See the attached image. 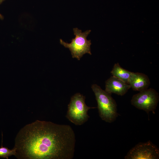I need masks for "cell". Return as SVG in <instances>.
Segmentation results:
<instances>
[{
    "instance_id": "6da1fadb",
    "label": "cell",
    "mask_w": 159,
    "mask_h": 159,
    "mask_svg": "<svg viewBox=\"0 0 159 159\" xmlns=\"http://www.w3.org/2000/svg\"><path fill=\"white\" fill-rule=\"evenodd\" d=\"M75 143L74 132L69 125L37 120L17 134L15 156L19 159H72Z\"/></svg>"
},
{
    "instance_id": "7a4b0ae2",
    "label": "cell",
    "mask_w": 159,
    "mask_h": 159,
    "mask_svg": "<svg viewBox=\"0 0 159 159\" xmlns=\"http://www.w3.org/2000/svg\"><path fill=\"white\" fill-rule=\"evenodd\" d=\"M91 88L94 93L97 103L99 116L105 122L111 123L118 116L117 105L111 94L96 84L93 85Z\"/></svg>"
},
{
    "instance_id": "3957f363",
    "label": "cell",
    "mask_w": 159,
    "mask_h": 159,
    "mask_svg": "<svg viewBox=\"0 0 159 159\" xmlns=\"http://www.w3.org/2000/svg\"><path fill=\"white\" fill-rule=\"evenodd\" d=\"M85 97L80 93L72 96L68 106L66 117L76 125H81L86 122L90 117L88 110L95 107L87 106L85 103Z\"/></svg>"
},
{
    "instance_id": "277c9868",
    "label": "cell",
    "mask_w": 159,
    "mask_h": 159,
    "mask_svg": "<svg viewBox=\"0 0 159 159\" xmlns=\"http://www.w3.org/2000/svg\"><path fill=\"white\" fill-rule=\"evenodd\" d=\"M73 31L75 37L71 40L70 43L66 42L61 39H60V43L65 47L69 49L73 58H76L79 60L84 54H92L91 41L87 40V38L91 30L82 32L81 30L75 28H73Z\"/></svg>"
},
{
    "instance_id": "5b68a950",
    "label": "cell",
    "mask_w": 159,
    "mask_h": 159,
    "mask_svg": "<svg viewBox=\"0 0 159 159\" xmlns=\"http://www.w3.org/2000/svg\"><path fill=\"white\" fill-rule=\"evenodd\" d=\"M159 100L158 94L155 90L147 88L134 95L131 100V103L136 108L145 111L148 114L150 111L155 114Z\"/></svg>"
},
{
    "instance_id": "8992f818",
    "label": "cell",
    "mask_w": 159,
    "mask_h": 159,
    "mask_svg": "<svg viewBox=\"0 0 159 159\" xmlns=\"http://www.w3.org/2000/svg\"><path fill=\"white\" fill-rule=\"evenodd\" d=\"M159 149L150 140L140 143L131 148L125 157V159H158Z\"/></svg>"
},
{
    "instance_id": "52a82bcc",
    "label": "cell",
    "mask_w": 159,
    "mask_h": 159,
    "mask_svg": "<svg viewBox=\"0 0 159 159\" xmlns=\"http://www.w3.org/2000/svg\"><path fill=\"white\" fill-rule=\"evenodd\" d=\"M130 88L129 84L112 76L106 81L105 91L110 94L113 93L122 96Z\"/></svg>"
},
{
    "instance_id": "ba28073f",
    "label": "cell",
    "mask_w": 159,
    "mask_h": 159,
    "mask_svg": "<svg viewBox=\"0 0 159 159\" xmlns=\"http://www.w3.org/2000/svg\"><path fill=\"white\" fill-rule=\"evenodd\" d=\"M150 84L147 75L142 73L133 72H132L128 82L133 90L139 91L148 88Z\"/></svg>"
},
{
    "instance_id": "9c48e42d",
    "label": "cell",
    "mask_w": 159,
    "mask_h": 159,
    "mask_svg": "<svg viewBox=\"0 0 159 159\" xmlns=\"http://www.w3.org/2000/svg\"><path fill=\"white\" fill-rule=\"evenodd\" d=\"M111 73L112 76L128 84L132 72L123 69L117 63L114 65Z\"/></svg>"
},
{
    "instance_id": "30bf717a",
    "label": "cell",
    "mask_w": 159,
    "mask_h": 159,
    "mask_svg": "<svg viewBox=\"0 0 159 159\" xmlns=\"http://www.w3.org/2000/svg\"><path fill=\"white\" fill-rule=\"evenodd\" d=\"M16 153V149L14 148L12 150L7 148L3 147L2 144L0 148V158L8 159L9 157L12 155L15 156Z\"/></svg>"
},
{
    "instance_id": "8fae6325",
    "label": "cell",
    "mask_w": 159,
    "mask_h": 159,
    "mask_svg": "<svg viewBox=\"0 0 159 159\" xmlns=\"http://www.w3.org/2000/svg\"><path fill=\"white\" fill-rule=\"evenodd\" d=\"M0 19H3V16L0 14Z\"/></svg>"
},
{
    "instance_id": "7c38bea8",
    "label": "cell",
    "mask_w": 159,
    "mask_h": 159,
    "mask_svg": "<svg viewBox=\"0 0 159 159\" xmlns=\"http://www.w3.org/2000/svg\"><path fill=\"white\" fill-rule=\"evenodd\" d=\"M4 0H0V4L4 1Z\"/></svg>"
}]
</instances>
